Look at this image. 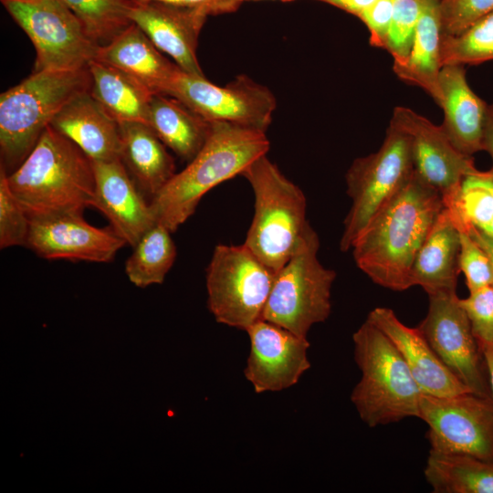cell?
I'll return each instance as SVG.
<instances>
[{
	"instance_id": "7a4b0ae2",
	"label": "cell",
	"mask_w": 493,
	"mask_h": 493,
	"mask_svg": "<svg viewBox=\"0 0 493 493\" xmlns=\"http://www.w3.org/2000/svg\"><path fill=\"white\" fill-rule=\"evenodd\" d=\"M7 180L30 219L83 215L93 204L92 160L51 125Z\"/></svg>"
},
{
	"instance_id": "6da1fadb",
	"label": "cell",
	"mask_w": 493,
	"mask_h": 493,
	"mask_svg": "<svg viewBox=\"0 0 493 493\" xmlns=\"http://www.w3.org/2000/svg\"><path fill=\"white\" fill-rule=\"evenodd\" d=\"M443 207L439 192L414 171L353 243L358 267L375 284L391 290L413 287L415 257Z\"/></svg>"
},
{
	"instance_id": "8fae6325",
	"label": "cell",
	"mask_w": 493,
	"mask_h": 493,
	"mask_svg": "<svg viewBox=\"0 0 493 493\" xmlns=\"http://www.w3.org/2000/svg\"><path fill=\"white\" fill-rule=\"evenodd\" d=\"M164 95L178 100L210 123L226 122L265 132L276 109L273 93L246 76L220 87L205 76L180 69Z\"/></svg>"
},
{
	"instance_id": "44dd1931",
	"label": "cell",
	"mask_w": 493,
	"mask_h": 493,
	"mask_svg": "<svg viewBox=\"0 0 493 493\" xmlns=\"http://www.w3.org/2000/svg\"><path fill=\"white\" fill-rule=\"evenodd\" d=\"M50 125L73 142L92 161L120 159L121 124L89 91L69 101Z\"/></svg>"
},
{
	"instance_id": "e0dca14e",
	"label": "cell",
	"mask_w": 493,
	"mask_h": 493,
	"mask_svg": "<svg viewBox=\"0 0 493 493\" xmlns=\"http://www.w3.org/2000/svg\"><path fill=\"white\" fill-rule=\"evenodd\" d=\"M130 18L154 46L173 58L184 72L205 76L196 48L201 29L209 13L201 8L156 1H133Z\"/></svg>"
},
{
	"instance_id": "4dcf8cb0",
	"label": "cell",
	"mask_w": 493,
	"mask_h": 493,
	"mask_svg": "<svg viewBox=\"0 0 493 493\" xmlns=\"http://www.w3.org/2000/svg\"><path fill=\"white\" fill-rule=\"evenodd\" d=\"M100 47L107 45L132 24L131 0H61Z\"/></svg>"
},
{
	"instance_id": "60d3db41",
	"label": "cell",
	"mask_w": 493,
	"mask_h": 493,
	"mask_svg": "<svg viewBox=\"0 0 493 493\" xmlns=\"http://www.w3.org/2000/svg\"><path fill=\"white\" fill-rule=\"evenodd\" d=\"M483 151L493 160V104L488 106L483 133Z\"/></svg>"
},
{
	"instance_id": "484cf974",
	"label": "cell",
	"mask_w": 493,
	"mask_h": 493,
	"mask_svg": "<svg viewBox=\"0 0 493 493\" xmlns=\"http://www.w3.org/2000/svg\"><path fill=\"white\" fill-rule=\"evenodd\" d=\"M89 93L120 124H148L153 93L138 80L109 64L92 59L89 65Z\"/></svg>"
},
{
	"instance_id": "f35d334b",
	"label": "cell",
	"mask_w": 493,
	"mask_h": 493,
	"mask_svg": "<svg viewBox=\"0 0 493 493\" xmlns=\"http://www.w3.org/2000/svg\"><path fill=\"white\" fill-rule=\"evenodd\" d=\"M156 1L175 5L201 8L212 14L235 10L242 0H133Z\"/></svg>"
},
{
	"instance_id": "52a82bcc",
	"label": "cell",
	"mask_w": 493,
	"mask_h": 493,
	"mask_svg": "<svg viewBox=\"0 0 493 493\" xmlns=\"http://www.w3.org/2000/svg\"><path fill=\"white\" fill-rule=\"evenodd\" d=\"M319 236L308 223L294 252L276 273L262 320L307 337L314 324L328 319L336 273L319 261Z\"/></svg>"
},
{
	"instance_id": "f1b7e54d",
	"label": "cell",
	"mask_w": 493,
	"mask_h": 493,
	"mask_svg": "<svg viewBox=\"0 0 493 493\" xmlns=\"http://www.w3.org/2000/svg\"><path fill=\"white\" fill-rule=\"evenodd\" d=\"M172 232L156 223L133 246V252L125 263L130 281L139 288L161 284L173 267L176 247Z\"/></svg>"
},
{
	"instance_id": "8d00e7d4",
	"label": "cell",
	"mask_w": 493,
	"mask_h": 493,
	"mask_svg": "<svg viewBox=\"0 0 493 493\" xmlns=\"http://www.w3.org/2000/svg\"><path fill=\"white\" fill-rule=\"evenodd\" d=\"M470 321L479 349L493 343V286H487L459 299Z\"/></svg>"
},
{
	"instance_id": "5bb4252c",
	"label": "cell",
	"mask_w": 493,
	"mask_h": 493,
	"mask_svg": "<svg viewBox=\"0 0 493 493\" xmlns=\"http://www.w3.org/2000/svg\"><path fill=\"white\" fill-rule=\"evenodd\" d=\"M390 122L410 136L415 173L439 192L444 205L454 200L463 179L477 170L473 156L458 151L441 125L411 109L395 107Z\"/></svg>"
},
{
	"instance_id": "4316f807",
	"label": "cell",
	"mask_w": 493,
	"mask_h": 493,
	"mask_svg": "<svg viewBox=\"0 0 493 493\" xmlns=\"http://www.w3.org/2000/svg\"><path fill=\"white\" fill-rule=\"evenodd\" d=\"M148 125L165 146L188 162L202 149L211 131L210 122L163 94H153Z\"/></svg>"
},
{
	"instance_id": "d6a6232c",
	"label": "cell",
	"mask_w": 493,
	"mask_h": 493,
	"mask_svg": "<svg viewBox=\"0 0 493 493\" xmlns=\"http://www.w3.org/2000/svg\"><path fill=\"white\" fill-rule=\"evenodd\" d=\"M30 218L13 194L0 166V247L26 246Z\"/></svg>"
},
{
	"instance_id": "d590c367",
	"label": "cell",
	"mask_w": 493,
	"mask_h": 493,
	"mask_svg": "<svg viewBox=\"0 0 493 493\" xmlns=\"http://www.w3.org/2000/svg\"><path fill=\"white\" fill-rule=\"evenodd\" d=\"M493 11V0H442V36H456Z\"/></svg>"
},
{
	"instance_id": "9a60e30c",
	"label": "cell",
	"mask_w": 493,
	"mask_h": 493,
	"mask_svg": "<svg viewBox=\"0 0 493 493\" xmlns=\"http://www.w3.org/2000/svg\"><path fill=\"white\" fill-rule=\"evenodd\" d=\"M246 331L250 340V352L244 375L256 393L290 388L310 368L307 337L262 319Z\"/></svg>"
},
{
	"instance_id": "603a6c76",
	"label": "cell",
	"mask_w": 493,
	"mask_h": 493,
	"mask_svg": "<svg viewBox=\"0 0 493 493\" xmlns=\"http://www.w3.org/2000/svg\"><path fill=\"white\" fill-rule=\"evenodd\" d=\"M459 249V230L444 206L415 257L413 286H420L427 295L456 291L460 273Z\"/></svg>"
},
{
	"instance_id": "d4e9b609",
	"label": "cell",
	"mask_w": 493,
	"mask_h": 493,
	"mask_svg": "<svg viewBox=\"0 0 493 493\" xmlns=\"http://www.w3.org/2000/svg\"><path fill=\"white\" fill-rule=\"evenodd\" d=\"M121 133L120 159L143 195L152 200L176 173L173 159L148 124L121 123Z\"/></svg>"
},
{
	"instance_id": "2e32d148",
	"label": "cell",
	"mask_w": 493,
	"mask_h": 493,
	"mask_svg": "<svg viewBox=\"0 0 493 493\" xmlns=\"http://www.w3.org/2000/svg\"><path fill=\"white\" fill-rule=\"evenodd\" d=\"M126 242L111 228L88 223L83 215L30 219L26 247L46 259L106 263Z\"/></svg>"
},
{
	"instance_id": "ab89813d",
	"label": "cell",
	"mask_w": 493,
	"mask_h": 493,
	"mask_svg": "<svg viewBox=\"0 0 493 493\" xmlns=\"http://www.w3.org/2000/svg\"><path fill=\"white\" fill-rule=\"evenodd\" d=\"M334 5L349 14L359 16L376 0H319Z\"/></svg>"
},
{
	"instance_id": "ac0fdd59",
	"label": "cell",
	"mask_w": 493,
	"mask_h": 493,
	"mask_svg": "<svg viewBox=\"0 0 493 493\" xmlns=\"http://www.w3.org/2000/svg\"><path fill=\"white\" fill-rule=\"evenodd\" d=\"M95 192L92 206L110 221L111 228L133 246L156 224L150 203L121 159L92 161Z\"/></svg>"
},
{
	"instance_id": "b9f144b4",
	"label": "cell",
	"mask_w": 493,
	"mask_h": 493,
	"mask_svg": "<svg viewBox=\"0 0 493 493\" xmlns=\"http://www.w3.org/2000/svg\"><path fill=\"white\" fill-rule=\"evenodd\" d=\"M467 229L472 237L483 247L489 257L492 272H493V237L476 228L475 226H468ZM493 286V281H492Z\"/></svg>"
},
{
	"instance_id": "d6986e66",
	"label": "cell",
	"mask_w": 493,
	"mask_h": 493,
	"mask_svg": "<svg viewBox=\"0 0 493 493\" xmlns=\"http://www.w3.org/2000/svg\"><path fill=\"white\" fill-rule=\"evenodd\" d=\"M367 319L392 341L423 393L451 396L470 392L442 362L418 327L406 326L384 307L373 309Z\"/></svg>"
},
{
	"instance_id": "7402d4cb",
	"label": "cell",
	"mask_w": 493,
	"mask_h": 493,
	"mask_svg": "<svg viewBox=\"0 0 493 493\" xmlns=\"http://www.w3.org/2000/svg\"><path fill=\"white\" fill-rule=\"evenodd\" d=\"M95 59L130 75L153 94H165L181 69L158 48L135 24H131L107 45L99 47Z\"/></svg>"
},
{
	"instance_id": "9c48e42d",
	"label": "cell",
	"mask_w": 493,
	"mask_h": 493,
	"mask_svg": "<svg viewBox=\"0 0 493 493\" xmlns=\"http://www.w3.org/2000/svg\"><path fill=\"white\" fill-rule=\"evenodd\" d=\"M275 277L244 244L217 245L206 269L208 309L217 322L246 330L262 319Z\"/></svg>"
},
{
	"instance_id": "ba28073f",
	"label": "cell",
	"mask_w": 493,
	"mask_h": 493,
	"mask_svg": "<svg viewBox=\"0 0 493 493\" xmlns=\"http://www.w3.org/2000/svg\"><path fill=\"white\" fill-rule=\"evenodd\" d=\"M414 171L411 138L390 122L380 149L356 158L347 171L351 206L343 223L341 251L351 249L372 218L402 189Z\"/></svg>"
},
{
	"instance_id": "30bf717a",
	"label": "cell",
	"mask_w": 493,
	"mask_h": 493,
	"mask_svg": "<svg viewBox=\"0 0 493 493\" xmlns=\"http://www.w3.org/2000/svg\"><path fill=\"white\" fill-rule=\"evenodd\" d=\"M8 14L33 43V71L88 67L99 45L61 0H1Z\"/></svg>"
},
{
	"instance_id": "ffe728a7",
	"label": "cell",
	"mask_w": 493,
	"mask_h": 493,
	"mask_svg": "<svg viewBox=\"0 0 493 493\" xmlns=\"http://www.w3.org/2000/svg\"><path fill=\"white\" fill-rule=\"evenodd\" d=\"M438 84L442 94L440 108L444 112L443 130L464 154L483 151V133L488 104L469 87L465 65L441 67Z\"/></svg>"
},
{
	"instance_id": "74e56055",
	"label": "cell",
	"mask_w": 493,
	"mask_h": 493,
	"mask_svg": "<svg viewBox=\"0 0 493 493\" xmlns=\"http://www.w3.org/2000/svg\"><path fill=\"white\" fill-rule=\"evenodd\" d=\"M358 18L369 30L371 46L385 49L393 20L392 0H376Z\"/></svg>"
},
{
	"instance_id": "7bdbcfd3",
	"label": "cell",
	"mask_w": 493,
	"mask_h": 493,
	"mask_svg": "<svg viewBox=\"0 0 493 493\" xmlns=\"http://www.w3.org/2000/svg\"><path fill=\"white\" fill-rule=\"evenodd\" d=\"M480 351L487 365L491 394L493 398V343L481 346Z\"/></svg>"
},
{
	"instance_id": "cb8c5ba5",
	"label": "cell",
	"mask_w": 493,
	"mask_h": 493,
	"mask_svg": "<svg viewBox=\"0 0 493 493\" xmlns=\"http://www.w3.org/2000/svg\"><path fill=\"white\" fill-rule=\"evenodd\" d=\"M418 16L409 58L403 66L393 67L403 81L424 89L440 107L442 94L438 84L441 68V1L417 0Z\"/></svg>"
},
{
	"instance_id": "277c9868",
	"label": "cell",
	"mask_w": 493,
	"mask_h": 493,
	"mask_svg": "<svg viewBox=\"0 0 493 493\" xmlns=\"http://www.w3.org/2000/svg\"><path fill=\"white\" fill-rule=\"evenodd\" d=\"M89 68L41 70L0 96L1 166L13 173L33 150L45 129L74 98L89 91Z\"/></svg>"
},
{
	"instance_id": "83f0119b",
	"label": "cell",
	"mask_w": 493,
	"mask_h": 493,
	"mask_svg": "<svg viewBox=\"0 0 493 493\" xmlns=\"http://www.w3.org/2000/svg\"><path fill=\"white\" fill-rule=\"evenodd\" d=\"M435 493H493V462L430 450L424 470Z\"/></svg>"
},
{
	"instance_id": "7c38bea8",
	"label": "cell",
	"mask_w": 493,
	"mask_h": 493,
	"mask_svg": "<svg viewBox=\"0 0 493 493\" xmlns=\"http://www.w3.org/2000/svg\"><path fill=\"white\" fill-rule=\"evenodd\" d=\"M419 418L428 425L430 450L493 462V398L472 392L451 396L422 393Z\"/></svg>"
},
{
	"instance_id": "f546056e",
	"label": "cell",
	"mask_w": 493,
	"mask_h": 493,
	"mask_svg": "<svg viewBox=\"0 0 493 493\" xmlns=\"http://www.w3.org/2000/svg\"><path fill=\"white\" fill-rule=\"evenodd\" d=\"M456 226H472L493 237V167L467 175L457 196L444 205Z\"/></svg>"
},
{
	"instance_id": "3957f363",
	"label": "cell",
	"mask_w": 493,
	"mask_h": 493,
	"mask_svg": "<svg viewBox=\"0 0 493 493\" xmlns=\"http://www.w3.org/2000/svg\"><path fill=\"white\" fill-rule=\"evenodd\" d=\"M268 149L265 131L212 122L202 149L151 200L156 223L175 232L195 212L208 191L241 174L256 159L267 154Z\"/></svg>"
},
{
	"instance_id": "1f68e13d",
	"label": "cell",
	"mask_w": 493,
	"mask_h": 493,
	"mask_svg": "<svg viewBox=\"0 0 493 493\" xmlns=\"http://www.w3.org/2000/svg\"><path fill=\"white\" fill-rule=\"evenodd\" d=\"M493 60V11L456 36H442L441 66L477 65Z\"/></svg>"
},
{
	"instance_id": "8992f818",
	"label": "cell",
	"mask_w": 493,
	"mask_h": 493,
	"mask_svg": "<svg viewBox=\"0 0 493 493\" xmlns=\"http://www.w3.org/2000/svg\"><path fill=\"white\" fill-rule=\"evenodd\" d=\"M255 196V212L244 245L278 272L294 252L305 230L306 197L267 154L241 173Z\"/></svg>"
},
{
	"instance_id": "5b68a950",
	"label": "cell",
	"mask_w": 493,
	"mask_h": 493,
	"mask_svg": "<svg viewBox=\"0 0 493 493\" xmlns=\"http://www.w3.org/2000/svg\"><path fill=\"white\" fill-rule=\"evenodd\" d=\"M362 377L351 401L370 427L419 417L422 392L392 341L368 319L353 333Z\"/></svg>"
},
{
	"instance_id": "836d02e7",
	"label": "cell",
	"mask_w": 493,
	"mask_h": 493,
	"mask_svg": "<svg viewBox=\"0 0 493 493\" xmlns=\"http://www.w3.org/2000/svg\"><path fill=\"white\" fill-rule=\"evenodd\" d=\"M393 20L385 50L393 59V67L406 63L413 44L418 16L417 0H392Z\"/></svg>"
},
{
	"instance_id": "4fadbf2b",
	"label": "cell",
	"mask_w": 493,
	"mask_h": 493,
	"mask_svg": "<svg viewBox=\"0 0 493 493\" xmlns=\"http://www.w3.org/2000/svg\"><path fill=\"white\" fill-rule=\"evenodd\" d=\"M418 329L446 368L470 392L492 398L483 354L456 291L428 295Z\"/></svg>"
},
{
	"instance_id": "e575fe53",
	"label": "cell",
	"mask_w": 493,
	"mask_h": 493,
	"mask_svg": "<svg viewBox=\"0 0 493 493\" xmlns=\"http://www.w3.org/2000/svg\"><path fill=\"white\" fill-rule=\"evenodd\" d=\"M460 235L459 269L469 292L492 285L493 272L488 255L465 228Z\"/></svg>"
}]
</instances>
